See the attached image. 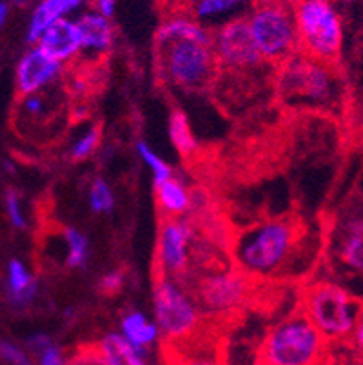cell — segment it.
Wrapping results in <instances>:
<instances>
[{
  "label": "cell",
  "mask_w": 363,
  "mask_h": 365,
  "mask_svg": "<svg viewBox=\"0 0 363 365\" xmlns=\"http://www.w3.org/2000/svg\"><path fill=\"white\" fill-rule=\"evenodd\" d=\"M315 244V233L304 218L284 213L235 227L229 258L255 280L284 284L309 273L316 257Z\"/></svg>",
  "instance_id": "6da1fadb"
},
{
  "label": "cell",
  "mask_w": 363,
  "mask_h": 365,
  "mask_svg": "<svg viewBox=\"0 0 363 365\" xmlns=\"http://www.w3.org/2000/svg\"><path fill=\"white\" fill-rule=\"evenodd\" d=\"M158 81L189 95L211 93L218 75L211 29L184 13H168L155 35Z\"/></svg>",
  "instance_id": "7a4b0ae2"
},
{
  "label": "cell",
  "mask_w": 363,
  "mask_h": 365,
  "mask_svg": "<svg viewBox=\"0 0 363 365\" xmlns=\"http://www.w3.org/2000/svg\"><path fill=\"white\" fill-rule=\"evenodd\" d=\"M275 93L292 111H336L342 106V78L334 66L296 51L275 71Z\"/></svg>",
  "instance_id": "3957f363"
},
{
  "label": "cell",
  "mask_w": 363,
  "mask_h": 365,
  "mask_svg": "<svg viewBox=\"0 0 363 365\" xmlns=\"http://www.w3.org/2000/svg\"><path fill=\"white\" fill-rule=\"evenodd\" d=\"M262 285L231 264L195 274L184 287L205 318L225 325L256 307Z\"/></svg>",
  "instance_id": "277c9868"
},
{
  "label": "cell",
  "mask_w": 363,
  "mask_h": 365,
  "mask_svg": "<svg viewBox=\"0 0 363 365\" xmlns=\"http://www.w3.org/2000/svg\"><path fill=\"white\" fill-rule=\"evenodd\" d=\"M331 344L298 304L267 325L260 344V365H322Z\"/></svg>",
  "instance_id": "5b68a950"
},
{
  "label": "cell",
  "mask_w": 363,
  "mask_h": 365,
  "mask_svg": "<svg viewBox=\"0 0 363 365\" xmlns=\"http://www.w3.org/2000/svg\"><path fill=\"white\" fill-rule=\"evenodd\" d=\"M300 305L329 344H344L356 327L363 307L344 285L312 282L300 289Z\"/></svg>",
  "instance_id": "8992f818"
},
{
  "label": "cell",
  "mask_w": 363,
  "mask_h": 365,
  "mask_svg": "<svg viewBox=\"0 0 363 365\" xmlns=\"http://www.w3.org/2000/svg\"><path fill=\"white\" fill-rule=\"evenodd\" d=\"M292 19L298 51L334 66L344 48V22L331 0H296Z\"/></svg>",
  "instance_id": "52a82bcc"
},
{
  "label": "cell",
  "mask_w": 363,
  "mask_h": 365,
  "mask_svg": "<svg viewBox=\"0 0 363 365\" xmlns=\"http://www.w3.org/2000/svg\"><path fill=\"white\" fill-rule=\"evenodd\" d=\"M155 282V325L162 344H180L196 336L209 325L205 318L185 291L184 285L165 274L153 273Z\"/></svg>",
  "instance_id": "ba28073f"
},
{
  "label": "cell",
  "mask_w": 363,
  "mask_h": 365,
  "mask_svg": "<svg viewBox=\"0 0 363 365\" xmlns=\"http://www.w3.org/2000/svg\"><path fill=\"white\" fill-rule=\"evenodd\" d=\"M245 21L260 55L272 68L284 64L298 49L292 9L284 0H256Z\"/></svg>",
  "instance_id": "9c48e42d"
},
{
  "label": "cell",
  "mask_w": 363,
  "mask_h": 365,
  "mask_svg": "<svg viewBox=\"0 0 363 365\" xmlns=\"http://www.w3.org/2000/svg\"><path fill=\"white\" fill-rule=\"evenodd\" d=\"M213 33V49H215L218 73L242 78H265L275 81L271 64L264 61L255 46L249 31L245 16H238L215 28Z\"/></svg>",
  "instance_id": "30bf717a"
},
{
  "label": "cell",
  "mask_w": 363,
  "mask_h": 365,
  "mask_svg": "<svg viewBox=\"0 0 363 365\" xmlns=\"http://www.w3.org/2000/svg\"><path fill=\"white\" fill-rule=\"evenodd\" d=\"M195 229L188 218L160 217L153 273L184 284L191 274V251Z\"/></svg>",
  "instance_id": "8fae6325"
},
{
  "label": "cell",
  "mask_w": 363,
  "mask_h": 365,
  "mask_svg": "<svg viewBox=\"0 0 363 365\" xmlns=\"http://www.w3.org/2000/svg\"><path fill=\"white\" fill-rule=\"evenodd\" d=\"M329 255L342 271L363 274V213H347L336 222L329 238Z\"/></svg>",
  "instance_id": "7c38bea8"
},
{
  "label": "cell",
  "mask_w": 363,
  "mask_h": 365,
  "mask_svg": "<svg viewBox=\"0 0 363 365\" xmlns=\"http://www.w3.org/2000/svg\"><path fill=\"white\" fill-rule=\"evenodd\" d=\"M222 325L209 322L202 333L180 344H162L165 365H224L222 347Z\"/></svg>",
  "instance_id": "4fadbf2b"
},
{
  "label": "cell",
  "mask_w": 363,
  "mask_h": 365,
  "mask_svg": "<svg viewBox=\"0 0 363 365\" xmlns=\"http://www.w3.org/2000/svg\"><path fill=\"white\" fill-rule=\"evenodd\" d=\"M66 93L64 86H55L51 88L39 89L29 95H22L20 102V122L29 128L39 129H53L60 124L62 113L66 111Z\"/></svg>",
  "instance_id": "5bb4252c"
},
{
  "label": "cell",
  "mask_w": 363,
  "mask_h": 365,
  "mask_svg": "<svg viewBox=\"0 0 363 365\" xmlns=\"http://www.w3.org/2000/svg\"><path fill=\"white\" fill-rule=\"evenodd\" d=\"M256 0H176V8L169 13H184L202 26H222L224 22L245 16Z\"/></svg>",
  "instance_id": "9a60e30c"
},
{
  "label": "cell",
  "mask_w": 363,
  "mask_h": 365,
  "mask_svg": "<svg viewBox=\"0 0 363 365\" xmlns=\"http://www.w3.org/2000/svg\"><path fill=\"white\" fill-rule=\"evenodd\" d=\"M60 75H62V62L46 55L36 46L22 56V61L19 62V68H16L19 95L22 97V95H29V93L48 88V86L55 84Z\"/></svg>",
  "instance_id": "2e32d148"
},
{
  "label": "cell",
  "mask_w": 363,
  "mask_h": 365,
  "mask_svg": "<svg viewBox=\"0 0 363 365\" xmlns=\"http://www.w3.org/2000/svg\"><path fill=\"white\" fill-rule=\"evenodd\" d=\"M39 48L58 62L71 61L82 51L78 26L71 19H60L53 22L39 38Z\"/></svg>",
  "instance_id": "e0dca14e"
},
{
  "label": "cell",
  "mask_w": 363,
  "mask_h": 365,
  "mask_svg": "<svg viewBox=\"0 0 363 365\" xmlns=\"http://www.w3.org/2000/svg\"><path fill=\"white\" fill-rule=\"evenodd\" d=\"M75 22L78 26L80 38H82V51H95L96 55H104L111 49L115 42V29L108 16L96 11H86Z\"/></svg>",
  "instance_id": "ac0fdd59"
},
{
  "label": "cell",
  "mask_w": 363,
  "mask_h": 365,
  "mask_svg": "<svg viewBox=\"0 0 363 365\" xmlns=\"http://www.w3.org/2000/svg\"><path fill=\"white\" fill-rule=\"evenodd\" d=\"M86 4V0H40L28 26V41L39 42L40 35L60 19H68L73 11Z\"/></svg>",
  "instance_id": "d6986e66"
},
{
  "label": "cell",
  "mask_w": 363,
  "mask_h": 365,
  "mask_svg": "<svg viewBox=\"0 0 363 365\" xmlns=\"http://www.w3.org/2000/svg\"><path fill=\"white\" fill-rule=\"evenodd\" d=\"M156 205L160 217H182L188 213L191 204V193L178 178L171 175L164 182L155 184Z\"/></svg>",
  "instance_id": "ffe728a7"
},
{
  "label": "cell",
  "mask_w": 363,
  "mask_h": 365,
  "mask_svg": "<svg viewBox=\"0 0 363 365\" xmlns=\"http://www.w3.org/2000/svg\"><path fill=\"white\" fill-rule=\"evenodd\" d=\"M96 345L108 365H148V361L144 360V353L133 347L118 333L106 334Z\"/></svg>",
  "instance_id": "44dd1931"
},
{
  "label": "cell",
  "mask_w": 363,
  "mask_h": 365,
  "mask_svg": "<svg viewBox=\"0 0 363 365\" xmlns=\"http://www.w3.org/2000/svg\"><path fill=\"white\" fill-rule=\"evenodd\" d=\"M36 293V282L22 262L11 260L8 265V297L9 302L24 307L33 300Z\"/></svg>",
  "instance_id": "7402d4cb"
},
{
  "label": "cell",
  "mask_w": 363,
  "mask_h": 365,
  "mask_svg": "<svg viewBox=\"0 0 363 365\" xmlns=\"http://www.w3.org/2000/svg\"><path fill=\"white\" fill-rule=\"evenodd\" d=\"M169 137L176 151L182 155L188 162L198 157V144L193 137L191 125H189L188 115L180 108H173L169 115Z\"/></svg>",
  "instance_id": "603a6c76"
},
{
  "label": "cell",
  "mask_w": 363,
  "mask_h": 365,
  "mask_svg": "<svg viewBox=\"0 0 363 365\" xmlns=\"http://www.w3.org/2000/svg\"><path fill=\"white\" fill-rule=\"evenodd\" d=\"M122 336L133 347L144 353L149 345H153L158 340V329L142 313H129L122 320Z\"/></svg>",
  "instance_id": "cb8c5ba5"
},
{
  "label": "cell",
  "mask_w": 363,
  "mask_h": 365,
  "mask_svg": "<svg viewBox=\"0 0 363 365\" xmlns=\"http://www.w3.org/2000/svg\"><path fill=\"white\" fill-rule=\"evenodd\" d=\"M64 238L66 244H68V262L69 267H82L86 264V258H88V240L80 231L73 227H64Z\"/></svg>",
  "instance_id": "d4e9b609"
},
{
  "label": "cell",
  "mask_w": 363,
  "mask_h": 365,
  "mask_svg": "<svg viewBox=\"0 0 363 365\" xmlns=\"http://www.w3.org/2000/svg\"><path fill=\"white\" fill-rule=\"evenodd\" d=\"M98 142H100V125H93L86 135H82V137L75 142V145H73L71 149V158L75 162L86 160L89 155H93V151L96 149Z\"/></svg>",
  "instance_id": "484cf974"
},
{
  "label": "cell",
  "mask_w": 363,
  "mask_h": 365,
  "mask_svg": "<svg viewBox=\"0 0 363 365\" xmlns=\"http://www.w3.org/2000/svg\"><path fill=\"white\" fill-rule=\"evenodd\" d=\"M68 365H108L96 344H82L68 358Z\"/></svg>",
  "instance_id": "4316f807"
},
{
  "label": "cell",
  "mask_w": 363,
  "mask_h": 365,
  "mask_svg": "<svg viewBox=\"0 0 363 365\" xmlns=\"http://www.w3.org/2000/svg\"><path fill=\"white\" fill-rule=\"evenodd\" d=\"M91 207L96 213H108L113 209V193L104 180H95L91 185Z\"/></svg>",
  "instance_id": "83f0119b"
},
{
  "label": "cell",
  "mask_w": 363,
  "mask_h": 365,
  "mask_svg": "<svg viewBox=\"0 0 363 365\" xmlns=\"http://www.w3.org/2000/svg\"><path fill=\"white\" fill-rule=\"evenodd\" d=\"M136 149H138L140 157L144 158L145 164H148L149 168L153 169V173H155V184H160V182H164L165 178L171 177V168H169L165 162L160 160L155 153L148 148V144H144V142H138V144H136Z\"/></svg>",
  "instance_id": "f1b7e54d"
},
{
  "label": "cell",
  "mask_w": 363,
  "mask_h": 365,
  "mask_svg": "<svg viewBox=\"0 0 363 365\" xmlns=\"http://www.w3.org/2000/svg\"><path fill=\"white\" fill-rule=\"evenodd\" d=\"M6 211H8L9 222H11L15 227H26V218L24 215H22V209H20V198L15 191H8V193H6Z\"/></svg>",
  "instance_id": "f546056e"
},
{
  "label": "cell",
  "mask_w": 363,
  "mask_h": 365,
  "mask_svg": "<svg viewBox=\"0 0 363 365\" xmlns=\"http://www.w3.org/2000/svg\"><path fill=\"white\" fill-rule=\"evenodd\" d=\"M0 356L11 365H33L28 354L9 341H0Z\"/></svg>",
  "instance_id": "4dcf8cb0"
},
{
  "label": "cell",
  "mask_w": 363,
  "mask_h": 365,
  "mask_svg": "<svg viewBox=\"0 0 363 365\" xmlns=\"http://www.w3.org/2000/svg\"><path fill=\"white\" fill-rule=\"evenodd\" d=\"M122 287H124V277H122V273H118V271H116V273L106 274V277H102V280L98 282L100 293L108 294V297L116 294Z\"/></svg>",
  "instance_id": "1f68e13d"
},
{
  "label": "cell",
  "mask_w": 363,
  "mask_h": 365,
  "mask_svg": "<svg viewBox=\"0 0 363 365\" xmlns=\"http://www.w3.org/2000/svg\"><path fill=\"white\" fill-rule=\"evenodd\" d=\"M40 365H68V358L56 345H48L44 351H40Z\"/></svg>",
  "instance_id": "d6a6232c"
},
{
  "label": "cell",
  "mask_w": 363,
  "mask_h": 365,
  "mask_svg": "<svg viewBox=\"0 0 363 365\" xmlns=\"http://www.w3.org/2000/svg\"><path fill=\"white\" fill-rule=\"evenodd\" d=\"M349 340H351L352 349L356 351V354L363 358V311H362V314H359L358 322H356V327H354V331H352V334Z\"/></svg>",
  "instance_id": "836d02e7"
},
{
  "label": "cell",
  "mask_w": 363,
  "mask_h": 365,
  "mask_svg": "<svg viewBox=\"0 0 363 365\" xmlns=\"http://www.w3.org/2000/svg\"><path fill=\"white\" fill-rule=\"evenodd\" d=\"M91 2H93V11L108 16V19H111L113 13H115L116 0H91Z\"/></svg>",
  "instance_id": "e575fe53"
},
{
  "label": "cell",
  "mask_w": 363,
  "mask_h": 365,
  "mask_svg": "<svg viewBox=\"0 0 363 365\" xmlns=\"http://www.w3.org/2000/svg\"><path fill=\"white\" fill-rule=\"evenodd\" d=\"M322 365H359V361L356 360V356H344V354H334L329 349L327 358Z\"/></svg>",
  "instance_id": "d590c367"
},
{
  "label": "cell",
  "mask_w": 363,
  "mask_h": 365,
  "mask_svg": "<svg viewBox=\"0 0 363 365\" xmlns=\"http://www.w3.org/2000/svg\"><path fill=\"white\" fill-rule=\"evenodd\" d=\"M28 345L33 351H44L48 345H51V340H49L48 334H33L28 340Z\"/></svg>",
  "instance_id": "8d00e7d4"
},
{
  "label": "cell",
  "mask_w": 363,
  "mask_h": 365,
  "mask_svg": "<svg viewBox=\"0 0 363 365\" xmlns=\"http://www.w3.org/2000/svg\"><path fill=\"white\" fill-rule=\"evenodd\" d=\"M8 2H0V29L4 26L6 19H8Z\"/></svg>",
  "instance_id": "74e56055"
}]
</instances>
